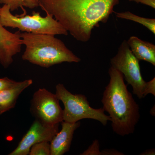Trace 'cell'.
I'll return each instance as SVG.
<instances>
[{"label":"cell","instance_id":"cell-1","mask_svg":"<svg viewBox=\"0 0 155 155\" xmlns=\"http://www.w3.org/2000/svg\"><path fill=\"white\" fill-rule=\"evenodd\" d=\"M119 0H41L39 7L52 15L71 35L86 42L92 31L107 21Z\"/></svg>","mask_w":155,"mask_h":155},{"label":"cell","instance_id":"cell-2","mask_svg":"<svg viewBox=\"0 0 155 155\" xmlns=\"http://www.w3.org/2000/svg\"><path fill=\"white\" fill-rule=\"evenodd\" d=\"M110 80L103 93V109L107 112L115 133L121 136L133 134L140 118L139 105L127 90L124 76L111 67Z\"/></svg>","mask_w":155,"mask_h":155},{"label":"cell","instance_id":"cell-3","mask_svg":"<svg viewBox=\"0 0 155 155\" xmlns=\"http://www.w3.org/2000/svg\"><path fill=\"white\" fill-rule=\"evenodd\" d=\"M22 45L25 50L23 61L44 68L64 63H78L81 59L55 35L21 32Z\"/></svg>","mask_w":155,"mask_h":155},{"label":"cell","instance_id":"cell-4","mask_svg":"<svg viewBox=\"0 0 155 155\" xmlns=\"http://www.w3.org/2000/svg\"><path fill=\"white\" fill-rule=\"evenodd\" d=\"M0 23L4 27L18 28L22 32L54 35L68 34L61 23L49 14L42 17L40 13L33 11L29 16L26 15L25 10L21 15H14L7 5L0 7Z\"/></svg>","mask_w":155,"mask_h":155},{"label":"cell","instance_id":"cell-5","mask_svg":"<svg viewBox=\"0 0 155 155\" xmlns=\"http://www.w3.org/2000/svg\"><path fill=\"white\" fill-rule=\"evenodd\" d=\"M55 94L64 105V122L75 123L83 119H92L99 121L106 126L108 121H110V118L104 114L103 108L91 107L85 95L72 94L62 84L56 85Z\"/></svg>","mask_w":155,"mask_h":155},{"label":"cell","instance_id":"cell-6","mask_svg":"<svg viewBox=\"0 0 155 155\" xmlns=\"http://www.w3.org/2000/svg\"><path fill=\"white\" fill-rule=\"evenodd\" d=\"M110 63L111 67L121 72L127 84L132 87L134 94L139 99L143 98L146 82L141 75L139 61L131 52L127 41L122 42Z\"/></svg>","mask_w":155,"mask_h":155},{"label":"cell","instance_id":"cell-7","mask_svg":"<svg viewBox=\"0 0 155 155\" xmlns=\"http://www.w3.org/2000/svg\"><path fill=\"white\" fill-rule=\"evenodd\" d=\"M55 94L45 88H40L34 94L31 101L30 112L41 122L49 125L63 121V110Z\"/></svg>","mask_w":155,"mask_h":155},{"label":"cell","instance_id":"cell-8","mask_svg":"<svg viewBox=\"0 0 155 155\" xmlns=\"http://www.w3.org/2000/svg\"><path fill=\"white\" fill-rule=\"evenodd\" d=\"M59 124L49 125L35 119L16 149L9 155L29 154L33 145L41 142H50L59 132Z\"/></svg>","mask_w":155,"mask_h":155},{"label":"cell","instance_id":"cell-9","mask_svg":"<svg viewBox=\"0 0 155 155\" xmlns=\"http://www.w3.org/2000/svg\"><path fill=\"white\" fill-rule=\"evenodd\" d=\"M21 33L19 30L10 32L0 23V65L5 69L13 63L14 56L21 52Z\"/></svg>","mask_w":155,"mask_h":155},{"label":"cell","instance_id":"cell-10","mask_svg":"<svg viewBox=\"0 0 155 155\" xmlns=\"http://www.w3.org/2000/svg\"><path fill=\"white\" fill-rule=\"evenodd\" d=\"M81 125L80 122H61L62 129L50 142L51 155H63L70 149L74 132Z\"/></svg>","mask_w":155,"mask_h":155},{"label":"cell","instance_id":"cell-11","mask_svg":"<svg viewBox=\"0 0 155 155\" xmlns=\"http://www.w3.org/2000/svg\"><path fill=\"white\" fill-rule=\"evenodd\" d=\"M32 83L31 79L18 81L13 87L0 91V115L14 108L20 94Z\"/></svg>","mask_w":155,"mask_h":155},{"label":"cell","instance_id":"cell-12","mask_svg":"<svg viewBox=\"0 0 155 155\" xmlns=\"http://www.w3.org/2000/svg\"><path fill=\"white\" fill-rule=\"evenodd\" d=\"M127 41L131 52L139 61H147L155 66L154 45L134 36L130 37Z\"/></svg>","mask_w":155,"mask_h":155},{"label":"cell","instance_id":"cell-13","mask_svg":"<svg viewBox=\"0 0 155 155\" xmlns=\"http://www.w3.org/2000/svg\"><path fill=\"white\" fill-rule=\"evenodd\" d=\"M115 14L118 18L131 20L142 24L155 35V19L139 17L129 11L115 13Z\"/></svg>","mask_w":155,"mask_h":155},{"label":"cell","instance_id":"cell-14","mask_svg":"<svg viewBox=\"0 0 155 155\" xmlns=\"http://www.w3.org/2000/svg\"><path fill=\"white\" fill-rule=\"evenodd\" d=\"M41 0H0V4L7 5L10 7L11 12L20 8L23 11L24 7L30 9L39 7Z\"/></svg>","mask_w":155,"mask_h":155},{"label":"cell","instance_id":"cell-15","mask_svg":"<svg viewBox=\"0 0 155 155\" xmlns=\"http://www.w3.org/2000/svg\"><path fill=\"white\" fill-rule=\"evenodd\" d=\"M29 155H51L50 143L44 141L33 145L30 149Z\"/></svg>","mask_w":155,"mask_h":155},{"label":"cell","instance_id":"cell-16","mask_svg":"<svg viewBox=\"0 0 155 155\" xmlns=\"http://www.w3.org/2000/svg\"><path fill=\"white\" fill-rule=\"evenodd\" d=\"M81 155H101L100 150L99 142L97 140H95L88 149L84 151Z\"/></svg>","mask_w":155,"mask_h":155},{"label":"cell","instance_id":"cell-17","mask_svg":"<svg viewBox=\"0 0 155 155\" xmlns=\"http://www.w3.org/2000/svg\"><path fill=\"white\" fill-rule=\"evenodd\" d=\"M18 81L10 79L8 77L0 78V91L15 86Z\"/></svg>","mask_w":155,"mask_h":155},{"label":"cell","instance_id":"cell-18","mask_svg":"<svg viewBox=\"0 0 155 155\" xmlns=\"http://www.w3.org/2000/svg\"><path fill=\"white\" fill-rule=\"evenodd\" d=\"M151 94L155 96V78H153L148 82H146L143 92V96L144 97L147 95Z\"/></svg>","mask_w":155,"mask_h":155},{"label":"cell","instance_id":"cell-19","mask_svg":"<svg viewBox=\"0 0 155 155\" xmlns=\"http://www.w3.org/2000/svg\"><path fill=\"white\" fill-rule=\"evenodd\" d=\"M130 2H134L141 3L146 5L150 6L153 8H155V0H129Z\"/></svg>","mask_w":155,"mask_h":155},{"label":"cell","instance_id":"cell-20","mask_svg":"<svg viewBox=\"0 0 155 155\" xmlns=\"http://www.w3.org/2000/svg\"><path fill=\"white\" fill-rule=\"evenodd\" d=\"M101 155H122L123 153L115 149H105L101 151Z\"/></svg>","mask_w":155,"mask_h":155},{"label":"cell","instance_id":"cell-21","mask_svg":"<svg viewBox=\"0 0 155 155\" xmlns=\"http://www.w3.org/2000/svg\"><path fill=\"white\" fill-rule=\"evenodd\" d=\"M155 150L154 149H152L147 150L144 151L143 152L140 154L141 155H154L155 154Z\"/></svg>","mask_w":155,"mask_h":155},{"label":"cell","instance_id":"cell-22","mask_svg":"<svg viewBox=\"0 0 155 155\" xmlns=\"http://www.w3.org/2000/svg\"><path fill=\"white\" fill-rule=\"evenodd\" d=\"M155 106H154V107H153L150 110V114H151L153 116H155Z\"/></svg>","mask_w":155,"mask_h":155}]
</instances>
